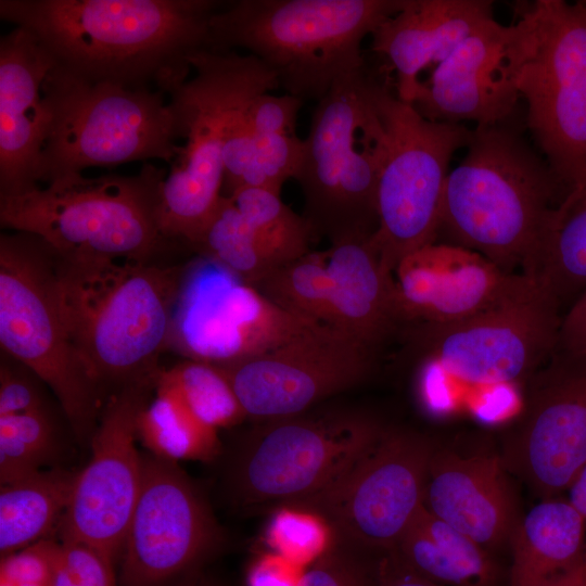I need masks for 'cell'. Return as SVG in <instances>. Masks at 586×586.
Returning <instances> with one entry per match:
<instances>
[{"instance_id":"obj_1","label":"cell","mask_w":586,"mask_h":586,"mask_svg":"<svg viewBox=\"0 0 586 586\" xmlns=\"http://www.w3.org/2000/svg\"><path fill=\"white\" fill-rule=\"evenodd\" d=\"M216 0H0V17L30 30L55 63L89 81L171 95L209 49Z\"/></svg>"},{"instance_id":"obj_2","label":"cell","mask_w":586,"mask_h":586,"mask_svg":"<svg viewBox=\"0 0 586 586\" xmlns=\"http://www.w3.org/2000/svg\"><path fill=\"white\" fill-rule=\"evenodd\" d=\"M54 255L60 311L93 375L101 384L155 386L187 268L152 259Z\"/></svg>"},{"instance_id":"obj_3","label":"cell","mask_w":586,"mask_h":586,"mask_svg":"<svg viewBox=\"0 0 586 586\" xmlns=\"http://www.w3.org/2000/svg\"><path fill=\"white\" fill-rule=\"evenodd\" d=\"M513 114L476 126L446 178L437 242L476 252L508 273L523 269L565 191Z\"/></svg>"},{"instance_id":"obj_4","label":"cell","mask_w":586,"mask_h":586,"mask_svg":"<svg viewBox=\"0 0 586 586\" xmlns=\"http://www.w3.org/2000/svg\"><path fill=\"white\" fill-rule=\"evenodd\" d=\"M406 0H238L209 21L208 48H241L276 75L279 87L320 101L366 67L361 43Z\"/></svg>"},{"instance_id":"obj_5","label":"cell","mask_w":586,"mask_h":586,"mask_svg":"<svg viewBox=\"0 0 586 586\" xmlns=\"http://www.w3.org/2000/svg\"><path fill=\"white\" fill-rule=\"evenodd\" d=\"M360 130L378 168V229L371 242L385 269L436 242L448 166L472 129L433 122L400 100L385 78L365 71Z\"/></svg>"},{"instance_id":"obj_6","label":"cell","mask_w":586,"mask_h":586,"mask_svg":"<svg viewBox=\"0 0 586 586\" xmlns=\"http://www.w3.org/2000/svg\"><path fill=\"white\" fill-rule=\"evenodd\" d=\"M167 174L144 162L135 176L65 175L44 188L0 196V224L40 238L60 256L151 260L176 244L157 220Z\"/></svg>"},{"instance_id":"obj_7","label":"cell","mask_w":586,"mask_h":586,"mask_svg":"<svg viewBox=\"0 0 586 586\" xmlns=\"http://www.w3.org/2000/svg\"><path fill=\"white\" fill-rule=\"evenodd\" d=\"M195 76L170 95L182 138L158 196L162 234L192 247L214 215L224 182L222 151L238 110L279 82L256 56L203 49L190 56Z\"/></svg>"},{"instance_id":"obj_8","label":"cell","mask_w":586,"mask_h":586,"mask_svg":"<svg viewBox=\"0 0 586 586\" xmlns=\"http://www.w3.org/2000/svg\"><path fill=\"white\" fill-rule=\"evenodd\" d=\"M41 91L50 117L40 165L47 184L91 166L171 164L178 154L182 127L160 90L89 81L55 63Z\"/></svg>"},{"instance_id":"obj_9","label":"cell","mask_w":586,"mask_h":586,"mask_svg":"<svg viewBox=\"0 0 586 586\" xmlns=\"http://www.w3.org/2000/svg\"><path fill=\"white\" fill-rule=\"evenodd\" d=\"M52 249L26 232L0 237V344L56 396L77 437L92 438L101 382L74 345L58 304Z\"/></svg>"},{"instance_id":"obj_10","label":"cell","mask_w":586,"mask_h":586,"mask_svg":"<svg viewBox=\"0 0 586 586\" xmlns=\"http://www.w3.org/2000/svg\"><path fill=\"white\" fill-rule=\"evenodd\" d=\"M518 23L525 127L566 194L586 181V2L537 0Z\"/></svg>"},{"instance_id":"obj_11","label":"cell","mask_w":586,"mask_h":586,"mask_svg":"<svg viewBox=\"0 0 586 586\" xmlns=\"http://www.w3.org/2000/svg\"><path fill=\"white\" fill-rule=\"evenodd\" d=\"M385 429L373 416L352 408L262 421L235 459L234 495L247 506L292 507L335 483Z\"/></svg>"},{"instance_id":"obj_12","label":"cell","mask_w":586,"mask_h":586,"mask_svg":"<svg viewBox=\"0 0 586 586\" xmlns=\"http://www.w3.org/2000/svg\"><path fill=\"white\" fill-rule=\"evenodd\" d=\"M559 302L533 281L504 302L460 321L409 323L400 334L426 361L475 385L526 381L555 353Z\"/></svg>"},{"instance_id":"obj_13","label":"cell","mask_w":586,"mask_h":586,"mask_svg":"<svg viewBox=\"0 0 586 586\" xmlns=\"http://www.w3.org/2000/svg\"><path fill=\"white\" fill-rule=\"evenodd\" d=\"M367 65L317 102L295 180L303 216L330 244L368 239L378 229V168L361 131L359 87Z\"/></svg>"},{"instance_id":"obj_14","label":"cell","mask_w":586,"mask_h":586,"mask_svg":"<svg viewBox=\"0 0 586 586\" xmlns=\"http://www.w3.org/2000/svg\"><path fill=\"white\" fill-rule=\"evenodd\" d=\"M434 448L422 434L386 426L335 483L292 507L320 517L334 540L379 557L396 547L423 505Z\"/></svg>"},{"instance_id":"obj_15","label":"cell","mask_w":586,"mask_h":586,"mask_svg":"<svg viewBox=\"0 0 586 586\" xmlns=\"http://www.w3.org/2000/svg\"><path fill=\"white\" fill-rule=\"evenodd\" d=\"M254 285L200 255L187 267L176 301L169 343L187 359L230 365L293 339L309 327Z\"/></svg>"},{"instance_id":"obj_16","label":"cell","mask_w":586,"mask_h":586,"mask_svg":"<svg viewBox=\"0 0 586 586\" xmlns=\"http://www.w3.org/2000/svg\"><path fill=\"white\" fill-rule=\"evenodd\" d=\"M372 351L327 324L263 354L218 366L246 417L267 421L310 410L370 372Z\"/></svg>"},{"instance_id":"obj_17","label":"cell","mask_w":586,"mask_h":586,"mask_svg":"<svg viewBox=\"0 0 586 586\" xmlns=\"http://www.w3.org/2000/svg\"><path fill=\"white\" fill-rule=\"evenodd\" d=\"M526 382L500 459L538 496L552 498L586 463V356L556 349Z\"/></svg>"},{"instance_id":"obj_18","label":"cell","mask_w":586,"mask_h":586,"mask_svg":"<svg viewBox=\"0 0 586 586\" xmlns=\"http://www.w3.org/2000/svg\"><path fill=\"white\" fill-rule=\"evenodd\" d=\"M149 387H122L105 405L91 438V457L74 479L60 522L61 540L87 544L113 560L123 550L142 483L137 417Z\"/></svg>"},{"instance_id":"obj_19","label":"cell","mask_w":586,"mask_h":586,"mask_svg":"<svg viewBox=\"0 0 586 586\" xmlns=\"http://www.w3.org/2000/svg\"><path fill=\"white\" fill-rule=\"evenodd\" d=\"M216 538L211 511L177 462L143 458L122 550L124 585H160L194 563Z\"/></svg>"},{"instance_id":"obj_20","label":"cell","mask_w":586,"mask_h":586,"mask_svg":"<svg viewBox=\"0 0 586 586\" xmlns=\"http://www.w3.org/2000/svg\"><path fill=\"white\" fill-rule=\"evenodd\" d=\"M522 29L492 20L421 81L412 102L426 119L487 126L517 113Z\"/></svg>"},{"instance_id":"obj_21","label":"cell","mask_w":586,"mask_h":586,"mask_svg":"<svg viewBox=\"0 0 586 586\" xmlns=\"http://www.w3.org/2000/svg\"><path fill=\"white\" fill-rule=\"evenodd\" d=\"M403 327L451 323L480 314L534 280L508 273L481 254L443 242L406 256L394 271Z\"/></svg>"},{"instance_id":"obj_22","label":"cell","mask_w":586,"mask_h":586,"mask_svg":"<svg viewBox=\"0 0 586 586\" xmlns=\"http://www.w3.org/2000/svg\"><path fill=\"white\" fill-rule=\"evenodd\" d=\"M55 65L27 28L0 39V196L38 186L50 117L41 86Z\"/></svg>"},{"instance_id":"obj_23","label":"cell","mask_w":586,"mask_h":586,"mask_svg":"<svg viewBox=\"0 0 586 586\" xmlns=\"http://www.w3.org/2000/svg\"><path fill=\"white\" fill-rule=\"evenodd\" d=\"M506 472L500 456L434 448L423 505L495 555L509 546L519 520Z\"/></svg>"},{"instance_id":"obj_24","label":"cell","mask_w":586,"mask_h":586,"mask_svg":"<svg viewBox=\"0 0 586 586\" xmlns=\"http://www.w3.org/2000/svg\"><path fill=\"white\" fill-rule=\"evenodd\" d=\"M494 20L488 0H406L372 33V51L396 73V94L412 104L420 72L445 61L467 38Z\"/></svg>"},{"instance_id":"obj_25","label":"cell","mask_w":586,"mask_h":586,"mask_svg":"<svg viewBox=\"0 0 586 586\" xmlns=\"http://www.w3.org/2000/svg\"><path fill=\"white\" fill-rule=\"evenodd\" d=\"M327 262L332 284L330 327L372 352L400 332L394 275L383 266L371 238L331 244Z\"/></svg>"},{"instance_id":"obj_26","label":"cell","mask_w":586,"mask_h":586,"mask_svg":"<svg viewBox=\"0 0 586 586\" xmlns=\"http://www.w3.org/2000/svg\"><path fill=\"white\" fill-rule=\"evenodd\" d=\"M586 523L568 499L545 498L519 519L509 547V586H543L586 557Z\"/></svg>"},{"instance_id":"obj_27","label":"cell","mask_w":586,"mask_h":586,"mask_svg":"<svg viewBox=\"0 0 586 586\" xmlns=\"http://www.w3.org/2000/svg\"><path fill=\"white\" fill-rule=\"evenodd\" d=\"M411 570L440 586H509L495 555L422 505L392 550Z\"/></svg>"},{"instance_id":"obj_28","label":"cell","mask_w":586,"mask_h":586,"mask_svg":"<svg viewBox=\"0 0 586 586\" xmlns=\"http://www.w3.org/2000/svg\"><path fill=\"white\" fill-rule=\"evenodd\" d=\"M521 273L560 305L586 290V181L569 190L552 209Z\"/></svg>"},{"instance_id":"obj_29","label":"cell","mask_w":586,"mask_h":586,"mask_svg":"<svg viewBox=\"0 0 586 586\" xmlns=\"http://www.w3.org/2000/svg\"><path fill=\"white\" fill-rule=\"evenodd\" d=\"M75 475L61 469L41 470L1 485V557L46 538L56 522H61Z\"/></svg>"},{"instance_id":"obj_30","label":"cell","mask_w":586,"mask_h":586,"mask_svg":"<svg viewBox=\"0 0 586 586\" xmlns=\"http://www.w3.org/2000/svg\"><path fill=\"white\" fill-rule=\"evenodd\" d=\"M155 387V397L137 417V435L144 446L173 462L213 457L217 431L201 422L174 391L160 383Z\"/></svg>"},{"instance_id":"obj_31","label":"cell","mask_w":586,"mask_h":586,"mask_svg":"<svg viewBox=\"0 0 586 586\" xmlns=\"http://www.w3.org/2000/svg\"><path fill=\"white\" fill-rule=\"evenodd\" d=\"M191 249L252 285L285 264L247 224L233 201L226 196L221 198Z\"/></svg>"},{"instance_id":"obj_32","label":"cell","mask_w":586,"mask_h":586,"mask_svg":"<svg viewBox=\"0 0 586 586\" xmlns=\"http://www.w3.org/2000/svg\"><path fill=\"white\" fill-rule=\"evenodd\" d=\"M254 286L290 315L310 324L331 326L327 251H310L280 265Z\"/></svg>"},{"instance_id":"obj_33","label":"cell","mask_w":586,"mask_h":586,"mask_svg":"<svg viewBox=\"0 0 586 586\" xmlns=\"http://www.w3.org/2000/svg\"><path fill=\"white\" fill-rule=\"evenodd\" d=\"M155 383L174 391L201 422L216 431L246 418L227 375L216 365L186 359L161 370Z\"/></svg>"},{"instance_id":"obj_34","label":"cell","mask_w":586,"mask_h":586,"mask_svg":"<svg viewBox=\"0 0 586 586\" xmlns=\"http://www.w3.org/2000/svg\"><path fill=\"white\" fill-rule=\"evenodd\" d=\"M247 224L283 263L310 252L315 233L303 215L282 202L280 194L245 187L230 198Z\"/></svg>"},{"instance_id":"obj_35","label":"cell","mask_w":586,"mask_h":586,"mask_svg":"<svg viewBox=\"0 0 586 586\" xmlns=\"http://www.w3.org/2000/svg\"><path fill=\"white\" fill-rule=\"evenodd\" d=\"M56 449L46 408L0 418V481L9 484L41 471Z\"/></svg>"},{"instance_id":"obj_36","label":"cell","mask_w":586,"mask_h":586,"mask_svg":"<svg viewBox=\"0 0 586 586\" xmlns=\"http://www.w3.org/2000/svg\"><path fill=\"white\" fill-rule=\"evenodd\" d=\"M267 540L278 555L298 565L317 559L331 544L332 533L315 513L283 507L271 519Z\"/></svg>"},{"instance_id":"obj_37","label":"cell","mask_w":586,"mask_h":586,"mask_svg":"<svg viewBox=\"0 0 586 586\" xmlns=\"http://www.w3.org/2000/svg\"><path fill=\"white\" fill-rule=\"evenodd\" d=\"M304 148V139H300L296 133L255 136L254 160L242 188H264L280 194L284 182L295 178Z\"/></svg>"},{"instance_id":"obj_38","label":"cell","mask_w":586,"mask_h":586,"mask_svg":"<svg viewBox=\"0 0 586 586\" xmlns=\"http://www.w3.org/2000/svg\"><path fill=\"white\" fill-rule=\"evenodd\" d=\"M377 557L332 538L329 547L302 573L298 586H375Z\"/></svg>"},{"instance_id":"obj_39","label":"cell","mask_w":586,"mask_h":586,"mask_svg":"<svg viewBox=\"0 0 586 586\" xmlns=\"http://www.w3.org/2000/svg\"><path fill=\"white\" fill-rule=\"evenodd\" d=\"M50 586H117L113 559L74 540H61Z\"/></svg>"},{"instance_id":"obj_40","label":"cell","mask_w":586,"mask_h":586,"mask_svg":"<svg viewBox=\"0 0 586 586\" xmlns=\"http://www.w3.org/2000/svg\"><path fill=\"white\" fill-rule=\"evenodd\" d=\"M60 543L43 538L1 557L0 583L50 586Z\"/></svg>"},{"instance_id":"obj_41","label":"cell","mask_w":586,"mask_h":586,"mask_svg":"<svg viewBox=\"0 0 586 586\" xmlns=\"http://www.w3.org/2000/svg\"><path fill=\"white\" fill-rule=\"evenodd\" d=\"M303 101L284 93L275 95L263 92L256 95L249 107L251 125L255 136L295 133V125Z\"/></svg>"},{"instance_id":"obj_42","label":"cell","mask_w":586,"mask_h":586,"mask_svg":"<svg viewBox=\"0 0 586 586\" xmlns=\"http://www.w3.org/2000/svg\"><path fill=\"white\" fill-rule=\"evenodd\" d=\"M44 408L35 384L2 364L0 370V418L26 413Z\"/></svg>"},{"instance_id":"obj_43","label":"cell","mask_w":586,"mask_h":586,"mask_svg":"<svg viewBox=\"0 0 586 586\" xmlns=\"http://www.w3.org/2000/svg\"><path fill=\"white\" fill-rule=\"evenodd\" d=\"M296 565L284 557L275 553L257 560L247 575L249 586H298L302 574Z\"/></svg>"},{"instance_id":"obj_44","label":"cell","mask_w":586,"mask_h":586,"mask_svg":"<svg viewBox=\"0 0 586 586\" xmlns=\"http://www.w3.org/2000/svg\"><path fill=\"white\" fill-rule=\"evenodd\" d=\"M557 351L586 356V290L562 317Z\"/></svg>"},{"instance_id":"obj_45","label":"cell","mask_w":586,"mask_h":586,"mask_svg":"<svg viewBox=\"0 0 586 586\" xmlns=\"http://www.w3.org/2000/svg\"><path fill=\"white\" fill-rule=\"evenodd\" d=\"M375 586H440L406 565L394 551L377 557Z\"/></svg>"},{"instance_id":"obj_46","label":"cell","mask_w":586,"mask_h":586,"mask_svg":"<svg viewBox=\"0 0 586 586\" xmlns=\"http://www.w3.org/2000/svg\"><path fill=\"white\" fill-rule=\"evenodd\" d=\"M568 494V501L586 523V463L571 482Z\"/></svg>"},{"instance_id":"obj_47","label":"cell","mask_w":586,"mask_h":586,"mask_svg":"<svg viewBox=\"0 0 586 586\" xmlns=\"http://www.w3.org/2000/svg\"><path fill=\"white\" fill-rule=\"evenodd\" d=\"M543 586H586V557L575 568Z\"/></svg>"},{"instance_id":"obj_48","label":"cell","mask_w":586,"mask_h":586,"mask_svg":"<svg viewBox=\"0 0 586 586\" xmlns=\"http://www.w3.org/2000/svg\"><path fill=\"white\" fill-rule=\"evenodd\" d=\"M0 586H48V585H43V584H5V583H0Z\"/></svg>"}]
</instances>
